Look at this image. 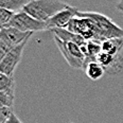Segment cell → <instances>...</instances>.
<instances>
[{"label":"cell","mask_w":123,"mask_h":123,"mask_svg":"<svg viewBox=\"0 0 123 123\" xmlns=\"http://www.w3.org/2000/svg\"><path fill=\"white\" fill-rule=\"evenodd\" d=\"M33 33H25L11 27H2L0 29V40L14 48L30 38Z\"/></svg>","instance_id":"ba28073f"},{"label":"cell","mask_w":123,"mask_h":123,"mask_svg":"<svg viewBox=\"0 0 123 123\" xmlns=\"http://www.w3.org/2000/svg\"><path fill=\"white\" fill-rule=\"evenodd\" d=\"M51 32L53 33L54 36L60 38L62 42L75 43V45L80 46V47H82L87 42L82 36H80L78 34H74V33L68 31L67 29H54V30H51Z\"/></svg>","instance_id":"9c48e42d"},{"label":"cell","mask_w":123,"mask_h":123,"mask_svg":"<svg viewBox=\"0 0 123 123\" xmlns=\"http://www.w3.org/2000/svg\"><path fill=\"white\" fill-rule=\"evenodd\" d=\"M102 45V51L111 55H120V51L123 49V38H112L104 40Z\"/></svg>","instance_id":"8fae6325"},{"label":"cell","mask_w":123,"mask_h":123,"mask_svg":"<svg viewBox=\"0 0 123 123\" xmlns=\"http://www.w3.org/2000/svg\"><path fill=\"white\" fill-rule=\"evenodd\" d=\"M6 27H11L25 33H34L39 31L48 30L47 24L33 18L31 15L24 11L18 12L14 15L12 21Z\"/></svg>","instance_id":"277c9868"},{"label":"cell","mask_w":123,"mask_h":123,"mask_svg":"<svg viewBox=\"0 0 123 123\" xmlns=\"http://www.w3.org/2000/svg\"><path fill=\"white\" fill-rule=\"evenodd\" d=\"M6 123H22L21 121H20V120L18 119V117L16 116V115L15 114H13L12 115V117L10 118L9 119V121H7Z\"/></svg>","instance_id":"ac0fdd59"},{"label":"cell","mask_w":123,"mask_h":123,"mask_svg":"<svg viewBox=\"0 0 123 123\" xmlns=\"http://www.w3.org/2000/svg\"><path fill=\"white\" fill-rule=\"evenodd\" d=\"M54 43L57 46L58 50L61 51L62 55L65 57L66 62L71 68L74 69H83L85 63V55L83 54L81 47L75 43H64L60 38L54 36Z\"/></svg>","instance_id":"3957f363"},{"label":"cell","mask_w":123,"mask_h":123,"mask_svg":"<svg viewBox=\"0 0 123 123\" xmlns=\"http://www.w3.org/2000/svg\"><path fill=\"white\" fill-rule=\"evenodd\" d=\"M28 3H29L28 0H0V7L6 9L14 13H18L21 12Z\"/></svg>","instance_id":"7c38bea8"},{"label":"cell","mask_w":123,"mask_h":123,"mask_svg":"<svg viewBox=\"0 0 123 123\" xmlns=\"http://www.w3.org/2000/svg\"><path fill=\"white\" fill-rule=\"evenodd\" d=\"M79 13V10L75 6H68L65 10L57 13L55 16H53L50 20H48L47 24L48 30H54V29H67L68 25L74 17H76Z\"/></svg>","instance_id":"52a82bcc"},{"label":"cell","mask_w":123,"mask_h":123,"mask_svg":"<svg viewBox=\"0 0 123 123\" xmlns=\"http://www.w3.org/2000/svg\"><path fill=\"white\" fill-rule=\"evenodd\" d=\"M29 39L30 38H28V39H25L20 45L14 47L6 55V57L3 60L0 61V72L6 74V75H14L15 68L17 67V65L19 64L20 60H21L25 48L27 46L28 42H29Z\"/></svg>","instance_id":"8992f818"},{"label":"cell","mask_w":123,"mask_h":123,"mask_svg":"<svg viewBox=\"0 0 123 123\" xmlns=\"http://www.w3.org/2000/svg\"><path fill=\"white\" fill-rule=\"evenodd\" d=\"M83 70L86 73V75L92 81L100 80L105 73V69L103 68V66L100 65L97 61H92L89 62L88 64H86L84 66Z\"/></svg>","instance_id":"30bf717a"},{"label":"cell","mask_w":123,"mask_h":123,"mask_svg":"<svg viewBox=\"0 0 123 123\" xmlns=\"http://www.w3.org/2000/svg\"><path fill=\"white\" fill-rule=\"evenodd\" d=\"M15 99V86H12L4 90H0V105L12 107Z\"/></svg>","instance_id":"4fadbf2b"},{"label":"cell","mask_w":123,"mask_h":123,"mask_svg":"<svg viewBox=\"0 0 123 123\" xmlns=\"http://www.w3.org/2000/svg\"><path fill=\"white\" fill-rule=\"evenodd\" d=\"M12 86H15L14 75H6V74L0 73V90H4Z\"/></svg>","instance_id":"9a60e30c"},{"label":"cell","mask_w":123,"mask_h":123,"mask_svg":"<svg viewBox=\"0 0 123 123\" xmlns=\"http://www.w3.org/2000/svg\"><path fill=\"white\" fill-rule=\"evenodd\" d=\"M12 49H13L12 47H10V46L6 45V43H3V42H1V40H0V61L3 60V58L6 57V55Z\"/></svg>","instance_id":"e0dca14e"},{"label":"cell","mask_w":123,"mask_h":123,"mask_svg":"<svg viewBox=\"0 0 123 123\" xmlns=\"http://www.w3.org/2000/svg\"><path fill=\"white\" fill-rule=\"evenodd\" d=\"M68 6V3L58 0H32L29 1L22 11L39 21L47 22Z\"/></svg>","instance_id":"7a4b0ae2"},{"label":"cell","mask_w":123,"mask_h":123,"mask_svg":"<svg viewBox=\"0 0 123 123\" xmlns=\"http://www.w3.org/2000/svg\"><path fill=\"white\" fill-rule=\"evenodd\" d=\"M116 7H117L118 11H120V12L123 13V0H122V1H120V2H118Z\"/></svg>","instance_id":"d6986e66"},{"label":"cell","mask_w":123,"mask_h":123,"mask_svg":"<svg viewBox=\"0 0 123 123\" xmlns=\"http://www.w3.org/2000/svg\"><path fill=\"white\" fill-rule=\"evenodd\" d=\"M76 16L89 17L93 20L94 25L97 27V38L100 43H103L104 40L112 39V38H123V29L115 24L109 17L105 16L103 14H100L97 12H82L79 11Z\"/></svg>","instance_id":"6da1fadb"},{"label":"cell","mask_w":123,"mask_h":123,"mask_svg":"<svg viewBox=\"0 0 123 123\" xmlns=\"http://www.w3.org/2000/svg\"><path fill=\"white\" fill-rule=\"evenodd\" d=\"M13 114L14 111H13L12 107L1 106L0 107V123H6Z\"/></svg>","instance_id":"2e32d148"},{"label":"cell","mask_w":123,"mask_h":123,"mask_svg":"<svg viewBox=\"0 0 123 123\" xmlns=\"http://www.w3.org/2000/svg\"><path fill=\"white\" fill-rule=\"evenodd\" d=\"M16 13L12 12V11H9L6 9H2L0 7V27H6L12 21L13 17Z\"/></svg>","instance_id":"5bb4252c"},{"label":"cell","mask_w":123,"mask_h":123,"mask_svg":"<svg viewBox=\"0 0 123 123\" xmlns=\"http://www.w3.org/2000/svg\"><path fill=\"white\" fill-rule=\"evenodd\" d=\"M67 30L70 32L82 36L85 40H96L97 38V27L93 20L89 17L76 16L68 25Z\"/></svg>","instance_id":"5b68a950"}]
</instances>
